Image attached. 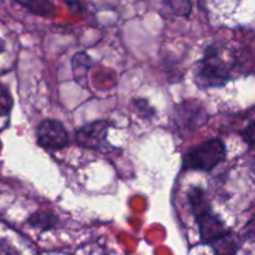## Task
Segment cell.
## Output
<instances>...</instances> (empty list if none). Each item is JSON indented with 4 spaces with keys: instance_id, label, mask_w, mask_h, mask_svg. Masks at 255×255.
I'll return each mask as SVG.
<instances>
[{
    "instance_id": "1",
    "label": "cell",
    "mask_w": 255,
    "mask_h": 255,
    "mask_svg": "<svg viewBox=\"0 0 255 255\" xmlns=\"http://www.w3.org/2000/svg\"><path fill=\"white\" fill-rule=\"evenodd\" d=\"M226 158V146L219 138H211L189 149L183 157V167L192 171L208 172Z\"/></svg>"
},
{
    "instance_id": "2",
    "label": "cell",
    "mask_w": 255,
    "mask_h": 255,
    "mask_svg": "<svg viewBox=\"0 0 255 255\" xmlns=\"http://www.w3.org/2000/svg\"><path fill=\"white\" fill-rule=\"evenodd\" d=\"M229 74L223 62L217 57V50L208 47L207 55L197 69L196 82L202 87L222 86L228 80Z\"/></svg>"
},
{
    "instance_id": "3",
    "label": "cell",
    "mask_w": 255,
    "mask_h": 255,
    "mask_svg": "<svg viewBox=\"0 0 255 255\" xmlns=\"http://www.w3.org/2000/svg\"><path fill=\"white\" fill-rule=\"evenodd\" d=\"M37 143L49 151L62 149L69 144V133L57 120H45L37 127Z\"/></svg>"
},
{
    "instance_id": "4",
    "label": "cell",
    "mask_w": 255,
    "mask_h": 255,
    "mask_svg": "<svg viewBox=\"0 0 255 255\" xmlns=\"http://www.w3.org/2000/svg\"><path fill=\"white\" fill-rule=\"evenodd\" d=\"M109 124L106 121H96L80 127L76 131V141L86 148H101L106 141Z\"/></svg>"
},
{
    "instance_id": "5",
    "label": "cell",
    "mask_w": 255,
    "mask_h": 255,
    "mask_svg": "<svg viewBox=\"0 0 255 255\" xmlns=\"http://www.w3.org/2000/svg\"><path fill=\"white\" fill-rule=\"evenodd\" d=\"M176 111L177 126L188 129V132L199 128V126L204 125L207 121L206 111L199 105L191 106V102H186L184 105L177 106Z\"/></svg>"
},
{
    "instance_id": "6",
    "label": "cell",
    "mask_w": 255,
    "mask_h": 255,
    "mask_svg": "<svg viewBox=\"0 0 255 255\" xmlns=\"http://www.w3.org/2000/svg\"><path fill=\"white\" fill-rule=\"evenodd\" d=\"M27 223L32 228H39L41 231H49V229L56 228L59 224V219L51 212H36L31 214L27 219Z\"/></svg>"
},
{
    "instance_id": "7",
    "label": "cell",
    "mask_w": 255,
    "mask_h": 255,
    "mask_svg": "<svg viewBox=\"0 0 255 255\" xmlns=\"http://www.w3.org/2000/svg\"><path fill=\"white\" fill-rule=\"evenodd\" d=\"M211 246L217 255H236L238 251V239L232 232H229Z\"/></svg>"
},
{
    "instance_id": "8",
    "label": "cell",
    "mask_w": 255,
    "mask_h": 255,
    "mask_svg": "<svg viewBox=\"0 0 255 255\" xmlns=\"http://www.w3.org/2000/svg\"><path fill=\"white\" fill-rule=\"evenodd\" d=\"M17 1L40 16H49L54 11V5L50 0H17Z\"/></svg>"
},
{
    "instance_id": "9",
    "label": "cell",
    "mask_w": 255,
    "mask_h": 255,
    "mask_svg": "<svg viewBox=\"0 0 255 255\" xmlns=\"http://www.w3.org/2000/svg\"><path fill=\"white\" fill-rule=\"evenodd\" d=\"M168 6L178 16H189L192 11L191 0H167Z\"/></svg>"
},
{
    "instance_id": "10",
    "label": "cell",
    "mask_w": 255,
    "mask_h": 255,
    "mask_svg": "<svg viewBox=\"0 0 255 255\" xmlns=\"http://www.w3.org/2000/svg\"><path fill=\"white\" fill-rule=\"evenodd\" d=\"M12 107V100L7 90L0 84V116H4L10 112Z\"/></svg>"
},
{
    "instance_id": "11",
    "label": "cell",
    "mask_w": 255,
    "mask_h": 255,
    "mask_svg": "<svg viewBox=\"0 0 255 255\" xmlns=\"http://www.w3.org/2000/svg\"><path fill=\"white\" fill-rule=\"evenodd\" d=\"M243 138L251 147L255 148V122H252L243 131Z\"/></svg>"
},
{
    "instance_id": "12",
    "label": "cell",
    "mask_w": 255,
    "mask_h": 255,
    "mask_svg": "<svg viewBox=\"0 0 255 255\" xmlns=\"http://www.w3.org/2000/svg\"><path fill=\"white\" fill-rule=\"evenodd\" d=\"M0 255H20L7 241L0 238Z\"/></svg>"
},
{
    "instance_id": "13",
    "label": "cell",
    "mask_w": 255,
    "mask_h": 255,
    "mask_svg": "<svg viewBox=\"0 0 255 255\" xmlns=\"http://www.w3.org/2000/svg\"><path fill=\"white\" fill-rule=\"evenodd\" d=\"M246 232H247V236L248 237H255V217L254 218H252L251 222L247 224Z\"/></svg>"
},
{
    "instance_id": "14",
    "label": "cell",
    "mask_w": 255,
    "mask_h": 255,
    "mask_svg": "<svg viewBox=\"0 0 255 255\" xmlns=\"http://www.w3.org/2000/svg\"><path fill=\"white\" fill-rule=\"evenodd\" d=\"M4 50H5V42L2 41L1 39H0V54H1V52L4 51Z\"/></svg>"
}]
</instances>
